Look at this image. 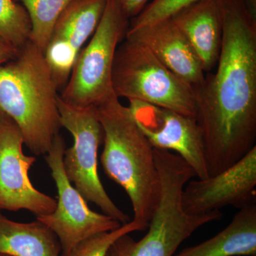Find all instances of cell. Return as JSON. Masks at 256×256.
Instances as JSON below:
<instances>
[{"label":"cell","instance_id":"cell-14","mask_svg":"<svg viewBox=\"0 0 256 256\" xmlns=\"http://www.w3.org/2000/svg\"><path fill=\"white\" fill-rule=\"evenodd\" d=\"M256 256V205L240 210L215 236L173 256Z\"/></svg>","mask_w":256,"mask_h":256},{"label":"cell","instance_id":"cell-11","mask_svg":"<svg viewBox=\"0 0 256 256\" xmlns=\"http://www.w3.org/2000/svg\"><path fill=\"white\" fill-rule=\"evenodd\" d=\"M256 146L236 164L204 180H190L182 205L190 214H204L226 206L242 208L255 204Z\"/></svg>","mask_w":256,"mask_h":256},{"label":"cell","instance_id":"cell-1","mask_svg":"<svg viewBox=\"0 0 256 256\" xmlns=\"http://www.w3.org/2000/svg\"><path fill=\"white\" fill-rule=\"evenodd\" d=\"M214 73L194 87L208 176L246 156L256 140V14L246 0H224L223 40Z\"/></svg>","mask_w":256,"mask_h":256},{"label":"cell","instance_id":"cell-16","mask_svg":"<svg viewBox=\"0 0 256 256\" xmlns=\"http://www.w3.org/2000/svg\"><path fill=\"white\" fill-rule=\"evenodd\" d=\"M107 2L108 0H73L57 20L50 41L66 44L79 54L98 26Z\"/></svg>","mask_w":256,"mask_h":256},{"label":"cell","instance_id":"cell-20","mask_svg":"<svg viewBox=\"0 0 256 256\" xmlns=\"http://www.w3.org/2000/svg\"><path fill=\"white\" fill-rule=\"evenodd\" d=\"M197 0H152L136 18H131L128 30H137L171 18Z\"/></svg>","mask_w":256,"mask_h":256},{"label":"cell","instance_id":"cell-2","mask_svg":"<svg viewBox=\"0 0 256 256\" xmlns=\"http://www.w3.org/2000/svg\"><path fill=\"white\" fill-rule=\"evenodd\" d=\"M104 131L101 163L106 174L126 192L133 220L148 229L159 204L161 182L154 148L114 94L95 106Z\"/></svg>","mask_w":256,"mask_h":256},{"label":"cell","instance_id":"cell-10","mask_svg":"<svg viewBox=\"0 0 256 256\" xmlns=\"http://www.w3.org/2000/svg\"><path fill=\"white\" fill-rule=\"evenodd\" d=\"M129 102L133 119L153 148L174 151L197 178H208L203 136L196 118L146 102Z\"/></svg>","mask_w":256,"mask_h":256},{"label":"cell","instance_id":"cell-4","mask_svg":"<svg viewBox=\"0 0 256 256\" xmlns=\"http://www.w3.org/2000/svg\"><path fill=\"white\" fill-rule=\"evenodd\" d=\"M161 194L148 233L136 242L129 234L110 246L106 256H173L178 248L200 227L220 220V210L204 214H190L182 205V193L186 184L196 176L194 171L176 153L154 150Z\"/></svg>","mask_w":256,"mask_h":256},{"label":"cell","instance_id":"cell-8","mask_svg":"<svg viewBox=\"0 0 256 256\" xmlns=\"http://www.w3.org/2000/svg\"><path fill=\"white\" fill-rule=\"evenodd\" d=\"M66 149L65 140L60 134L44 156L56 185L58 201L54 212L36 216L37 220L46 225L56 236L62 246V256L68 255L86 238L96 234L112 232L122 226L118 220L89 208L85 198L72 185L64 171Z\"/></svg>","mask_w":256,"mask_h":256},{"label":"cell","instance_id":"cell-21","mask_svg":"<svg viewBox=\"0 0 256 256\" xmlns=\"http://www.w3.org/2000/svg\"><path fill=\"white\" fill-rule=\"evenodd\" d=\"M152 0H119L122 10L130 20L136 18Z\"/></svg>","mask_w":256,"mask_h":256},{"label":"cell","instance_id":"cell-15","mask_svg":"<svg viewBox=\"0 0 256 256\" xmlns=\"http://www.w3.org/2000/svg\"><path fill=\"white\" fill-rule=\"evenodd\" d=\"M62 246L56 234L37 220L20 223L0 210V254L11 256H60Z\"/></svg>","mask_w":256,"mask_h":256},{"label":"cell","instance_id":"cell-5","mask_svg":"<svg viewBox=\"0 0 256 256\" xmlns=\"http://www.w3.org/2000/svg\"><path fill=\"white\" fill-rule=\"evenodd\" d=\"M114 95L196 118L194 88L170 70L142 44L124 38L112 67Z\"/></svg>","mask_w":256,"mask_h":256},{"label":"cell","instance_id":"cell-6","mask_svg":"<svg viewBox=\"0 0 256 256\" xmlns=\"http://www.w3.org/2000/svg\"><path fill=\"white\" fill-rule=\"evenodd\" d=\"M130 20L119 0H108L98 26L80 50L60 98L77 107L96 106L114 94L112 67L116 50L124 40Z\"/></svg>","mask_w":256,"mask_h":256},{"label":"cell","instance_id":"cell-12","mask_svg":"<svg viewBox=\"0 0 256 256\" xmlns=\"http://www.w3.org/2000/svg\"><path fill=\"white\" fill-rule=\"evenodd\" d=\"M126 38L146 46L170 70L194 88L204 80L206 74L198 56L171 18L128 30Z\"/></svg>","mask_w":256,"mask_h":256},{"label":"cell","instance_id":"cell-19","mask_svg":"<svg viewBox=\"0 0 256 256\" xmlns=\"http://www.w3.org/2000/svg\"><path fill=\"white\" fill-rule=\"evenodd\" d=\"M138 230H144L142 226L132 220L116 230L96 234L86 238L66 256H106L109 248L118 238Z\"/></svg>","mask_w":256,"mask_h":256},{"label":"cell","instance_id":"cell-9","mask_svg":"<svg viewBox=\"0 0 256 256\" xmlns=\"http://www.w3.org/2000/svg\"><path fill=\"white\" fill-rule=\"evenodd\" d=\"M24 144L18 124L0 111V210L50 214L56 208L57 200L32 184L28 171L36 158L24 154Z\"/></svg>","mask_w":256,"mask_h":256},{"label":"cell","instance_id":"cell-7","mask_svg":"<svg viewBox=\"0 0 256 256\" xmlns=\"http://www.w3.org/2000/svg\"><path fill=\"white\" fill-rule=\"evenodd\" d=\"M60 124L74 138V146L66 149L63 166L69 181L86 201L100 207L104 214L120 223L131 222L129 216L116 206L108 195L98 172V150L104 131L95 106L77 107L58 97Z\"/></svg>","mask_w":256,"mask_h":256},{"label":"cell","instance_id":"cell-3","mask_svg":"<svg viewBox=\"0 0 256 256\" xmlns=\"http://www.w3.org/2000/svg\"><path fill=\"white\" fill-rule=\"evenodd\" d=\"M57 90L44 53L30 40L0 66V111L16 122L36 156H46L62 128Z\"/></svg>","mask_w":256,"mask_h":256},{"label":"cell","instance_id":"cell-23","mask_svg":"<svg viewBox=\"0 0 256 256\" xmlns=\"http://www.w3.org/2000/svg\"><path fill=\"white\" fill-rule=\"evenodd\" d=\"M0 256H11L6 255V254H0Z\"/></svg>","mask_w":256,"mask_h":256},{"label":"cell","instance_id":"cell-17","mask_svg":"<svg viewBox=\"0 0 256 256\" xmlns=\"http://www.w3.org/2000/svg\"><path fill=\"white\" fill-rule=\"evenodd\" d=\"M31 22L30 40L45 53L57 20L73 0H21Z\"/></svg>","mask_w":256,"mask_h":256},{"label":"cell","instance_id":"cell-22","mask_svg":"<svg viewBox=\"0 0 256 256\" xmlns=\"http://www.w3.org/2000/svg\"><path fill=\"white\" fill-rule=\"evenodd\" d=\"M18 50L0 37V66L16 56Z\"/></svg>","mask_w":256,"mask_h":256},{"label":"cell","instance_id":"cell-18","mask_svg":"<svg viewBox=\"0 0 256 256\" xmlns=\"http://www.w3.org/2000/svg\"><path fill=\"white\" fill-rule=\"evenodd\" d=\"M31 22L22 4L0 0V37L16 50L30 40Z\"/></svg>","mask_w":256,"mask_h":256},{"label":"cell","instance_id":"cell-13","mask_svg":"<svg viewBox=\"0 0 256 256\" xmlns=\"http://www.w3.org/2000/svg\"><path fill=\"white\" fill-rule=\"evenodd\" d=\"M188 38L205 73L220 58L224 23V0H197L171 18Z\"/></svg>","mask_w":256,"mask_h":256}]
</instances>
